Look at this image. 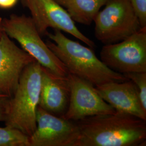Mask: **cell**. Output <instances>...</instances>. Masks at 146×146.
Here are the masks:
<instances>
[{
  "label": "cell",
  "instance_id": "cell-17",
  "mask_svg": "<svg viewBox=\"0 0 146 146\" xmlns=\"http://www.w3.org/2000/svg\"><path fill=\"white\" fill-rule=\"evenodd\" d=\"M9 99V98L5 95H0V121H5L7 107Z\"/></svg>",
  "mask_w": 146,
  "mask_h": 146
},
{
  "label": "cell",
  "instance_id": "cell-12",
  "mask_svg": "<svg viewBox=\"0 0 146 146\" xmlns=\"http://www.w3.org/2000/svg\"><path fill=\"white\" fill-rule=\"evenodd\" d=\"M70 88L67 76H61L41 66L38 106L54 115L62 116L67 110Z\"/></svg>",
  "mask_w": 146,
  "mask_h": 146
},
{
  "label": "cell",
  "instance_id": "cell-13",
  "mask_svg": "<svg viewBox=\"0 0 146 146\" xmlns=\"http://www.w3.org/2000/svg\"><path fill=\"white\" fill-rule=\"evenodd\" d=\"M75 22L90 25L107 0H55Z\"/></svg>",
  "mask_w": 146,
  "mask_h": 146
},
{
  "label": "cell",
  "instance_id": "cell-14",
  "mask_svg": "<svg viewBox=\"0 0 146 146\" xmlns=\"http://www.w3.org/2000/svg\"><path fill=\"white\" fill-rule=\"evenodd\" d=\"M0 146H30L29 136L7 126L0 127Z\"/></svg>",
  "mask_w": 146,
  "mask_h": 146
},
{
  "label": "cell",
  "instance_id": "cell-8",
  "mask_svg": "<svg viewBox=\"0 0 146 146\" xmlns=\"http://www.w3.org/2000/svg\"><path fill=\"white\" fill-rule=\"evenodd\" d=\"M36 122V130L29 137L30 146H78L80 131L75 121L38 106Z\"/></svg>",
  "mask_w": 146,
  "mask_h": 146
},
{
  "label": "cell",
  "instance_id": "cell-7",
  "mask_svg": "<svg viewBox=\"0 0 146 146\" xmlns=\"http://www.w3.org/2000/svg\"><path fill=\"white\" fill-rule=\"evenodd\" d=\"M23 5L30 11L31 18L40 35H46L48 28L58 29L72 35L94 49V41L82 33L75 22L55 0H21Z\"/></svg>",
  "mask_w": 146,
  "mask_h": 146
},
{
  "label": "cell",
  "instance_id": "cell-18",
  "mask_svg": "<svg viewBox=\"0 0 146 146\" xmlns=\"http://www.w3.org/2000/svg\"><path fill=\"white\" fill-rule=\"evenodd\" d=\"M18 0H0V8L10 9L16 5Z\"/></svg>",
  "mask_w": 146,
  "mask_h": 146
},
{
  "label": "cell",
  "instance_id": "cell-9",
  "mask_svg": "<svg viewBox=\"0 0 146 146\" xmlns=\"http://www.w3.org/2000/svg\"><path fill=\"white\" fill-rule=\"evenodd\" d=\"M67 78L70 98L67 110L61 116L63 118L77 121L89 116L116 112L101 97L93 84L70 73Z\"/></svg>",
  "mask_w": 146,
  "mask_h": 146
},
{
  "label": "cell",
  "instance_id": "cell-4",
  "mask_svg": "<svg viewBox=\"0 0 146 146\" xmlns=\"http://www.w3.org/2000/svg\"><path fill=\"white\" fill-rule=\"evenodd\" d=\"M2 25L7 35L19 42L41 66L59 76L68 75L67 69L43 41L31 17L13 14L2 20Z\"/></svg>",
  "mask_w": 146,
  "mask_h": 146
},
{
  "label": "cell",
  "instance_id": "cell-2",
  "mask_svg": "<svg viewBox=\"0 0 146 146\" xmlns=\"http://www.w3.org/2000/svg\"><path fill=\"white\" fill-rule=\"evenodd\" d=\"M46 35L50 40L46 42L47 46L63 63L69 73L94 86L128 80L123 74L108 68L96 56L93 49L69 39L62 31L54 29L53 33L47 32Z\"/></svg>",
  "mask_w": 146,
  "mask_h": 146
},
{
  "label": "cell",
  "instance_id": "cell-6",
  "mask_svg": "<svg viewBox=\"0 0 146 146\" xmlns=\"http://www.w3.org/2000/svg\"><path fill=\"white\" fill-rule=\"evenodd\" d=\"M100 55L115 72H146V27L122 41L104 45Z\"/></svg>",
  "mask_w": 146,
  "mask_h": 146
},
{
  "label": "cell",
  "instance_id": "cell-15",
  "mask_svg": "<svg viewBox=\"0 0 146 146\" xmlns=\"http://www.w3.org/2000/svg\"><path fill=\"white\" fill-rule=\"evenodd\" d=\"M123 75L135 84L142 106L146 110V72L126 73Z\"/></svg>",
  "mask_w": 146,
  "mask_h": 146
},
{
  "label": "cell",
  "instance_id": "cell-5",
  "mask_svg": "<svg viewBox=\"0 0 146 146\" xmlns=\"http://www.w3.org/2000/svg\"><path fill=\"white\" fill-rule=\"evenodd\" d=\"M96 16L95 36L104 45L124 40L142 27L130 0H107Z\"/></svg>",
  "mask_w": 146,
  "mask_h": 146
},
{
  "label": "cell",
  "instance_id": "cell-1",
  "mask_svg": "<svg viewBox=\"0 0 146 146\" xmlns=\"http://www.w3.org/2000/svg\"><path fill=\"white\" fill-rule=\"evenodd\" d=\"M75 122L80 131L78 146L146 145V121L133 115L116 111Z\"/></svg>",
  "mask_w": 146,
  "mask_h": 146
},
{
  "label": "cell",
  "instance_id": "cell-3",
  "mask_svg": "<svg viewBox=\"0 0 146 146\" xmlns=\"http://www.w3.org/2000/svg\"><path fill=\"white\" fill-rule=\"evenodd\" d=\"M41 78V66L36 61L28 65L21 75L13 96L8 100L5 125L31 136L37 127Z\"/></svg>",
  "mask_w": 146,
  "mask_h": 146
},
{
  "label": "cell",
  "instance_id": "cell-16",
  "mask_svg": "<svg viewBox=\"0 0 146 146\" xmlns=\"http://www.w3.org/2000/svg\"><path fill=\"white\" fill-rule=\"evenodd\" d=\"M142 28L146 27V0H130Z\"/></svg>",
  "mask_w": 146,
  "mask_h": 146
},
{
  "label": "cell",
  "instance_id": "cell-10",
  "mask_svg": "<svg viewBox=\"0 0 146 146\" xmlns=\"http://www.w3.org/2000/svg\"><path fill=\"white\" fill-rule=\"evenodd\" d=\"M35 61L3 32L0 36V95L11 98L24 69Z\"/></svg>",
  "mask_w": 146,
  "mask_h": 146
},
{
  "label": "cell",
  "instance_id": "cell-11",
  "mask_svg": "<svg viewBox=\"0 0 146 146\" xmlns=\"http://www.w3.org/2000/svg\"><path fill=\"white\" fill-rule=\"evenodd\" d=\"M97 92L116 111L133 115L146 121L138 90L131 80L110 82L95 86Z\"/></svg>",
  "mask_w": 146,
  "mask_h": 146
},
{
  "label": "cell",
  "instance_id": "cell-19",
  "mask_svg": "<svg viewBox=\"0 0 146 146\" xmlns=\"http://www.w3.org/2000/svg\"><path fill=\"white\" fill-rule=\"evenodd\" d=\"M4 32L3 28V25H2V19L0 18V36L2 34V33Z\"/></svg>",
  "mask_w": 146,
  "mask_h": 146
}]
</instances>
